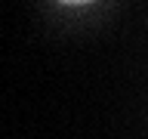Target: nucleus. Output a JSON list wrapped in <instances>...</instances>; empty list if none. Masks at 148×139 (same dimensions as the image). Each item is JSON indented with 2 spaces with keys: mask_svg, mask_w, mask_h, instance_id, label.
<instances>
[{
  "mask_svg": "<svg viewBox=\"0 0 148 139\" xmlns=\"http://www.w3.org/2000/svg\"><path fill=\"white\" fill-rule=\"evenodd\" d=\"M62 3H90V0H62Z\"/></svg>",
  "mask_w": 148,
  "mask_h": 139,
  "instance_id": "obj_1",
  "label": "nucleus"
}]
</instances>
